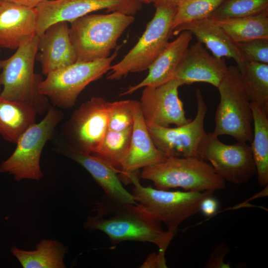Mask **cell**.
Wrapping results in <instances>:
<instances>
[{"instance_id": "1", "label": "cell", "mask_w": 268, "mask_h": 268, "mask_svg": "<svg viewBox=\"0 0 268 268\" xmlns=\"http://www.w3.org/2000/svg\"><path fill=\"white\" fill-rule=\"evenodd\" d=\"M96 204V214L87 217L86 229L103 232L114 244L125 241L153 243L158 256L166 261L165 252L176 234L163 230L150 211L138 202L119 203L105 195Z\"/></svg>"}, {"instance_id": "2", "label": "cell", "mask_w": 268, "mask_h": 268, "mask_svg": "<svg viewBox=\"0 0 268 268\" xmlns=\"http://www.w3.org/2000/svg\"><path fill=\"white\" fill-rule=\"evenodd\" d=\"M134 20V15L115 11L87 14L71 22L69 36L76 62H88L109 57L120 36Z\"/></svg>"}, {"instance_id": "3", "label": "cell", "mask_w": 268, "mask_h": 268, "mask_svg": "<svg viewBox=\"0 0 268 268\" xmlns=\"http://www.w3.org/2000/svg\"><path fill=\"white\" fill-rule=\"evenodd\" d=\"M39 36L35 34L25 41L9 58L0 60V95L12 101L32 106L37 113L47 108L46 97L40 94L42 81L34 72Z\"/></svg>"}, {"instance_id": "4", "label": "cell", "mask_w": 268, "mask_h": 268, "mask_svg": "<svg viewBox=\"0 0 268 268\" xmlns=\"http://www.w3.org/2000/svg\"><path fill=\"white\" fill-rule=\"evenodd\" d=\"M141 177L162 190L181 188L187 191L214 192L226 188L225 181L212 166L195 157H167L142 168Z\"/></svg>"}, {"instance_id": "5", "label": "cell", "mask_w": 268, "mask_h": 268, "mask_svg": "<svg viewBox=\"0 0 268 268\" xmlns=\"http://www.w3.org/2000/svg\"><path fill=\"white\" fill-rule=\"evenodd\" d=\"M217 88L220 100L215 113L213 133L218 136L229 135L237 141L251 143L253 136L251 101L237 66L228 67Z\"/></svg>"}, {"instance_id": "6", "label": "cell", "mask_w": 268, "mask_h": 268, "mask_svg": "<svg viewBox=\"0 0 268 268\" xmlns=\"http://www.w3.org/2000/svg\"><path fill=\"white\" fill-rule=\"evenodd\" d=\"M128 183L134 185L132 194L135 201L150 211L167 228L177 233L179 226L200 211L202 201L213 192L169 191L141 185L136 172L130 174Z\"/></svg>"}, {"instance_id": "7", "label": "cell", "mask_w": 268, "mask_h": 268, "mask_svg": "<svg viewBox=\"0 0 268 268\" xmlns=\"http://www.w3.org/2000/svg\"><path fill=\"white\" fill-rule=\"evenodd\" d=\"M62 115L57 109L51 108L41 121L29 127L19 137L13 152L1 163L0 172L13 176L17 181L41 179V153Z\"/></svg>"}, {"instance_id": "8", "label": "cell", "mask_w": 268, "mask_h": 268, "mask_svg": "<svg viewBox=\"0 0 268 268\" xmlns=\"http://www.w3.org/2000/svg\"><path fill=\"white\" fill-rule=\"evenodd\" d=\"M117 52L105 59L88 62H75L46 75L39 86V92L56 106L72 107L81 91L91 82L110 70Z\"/></svg>"}, {"instance_id": "9", "label": "cell", "mask_w": 268, "mask_h": 268, "mask_svg": "<svg viewBox=\"0 0 268 268\" xmlns=\"http://www.w3.org/2000/svg\"><path fill=\"white\" fill-rule=\"evenodd\" d=\"M155 8L152 19L137 43L121 61L111 66L108 79L119 80L129 73L148 69L169 42L177 8Z\"/></svg>"}, {"instance_id": "10", "label": "cell", "mask_w": 268, "mask_h": 268, "mask_svg": "<svg viewBox=\"0 0 268 268\" xmlns=\"http://www.w3.org/2000/svg\"><path fill=\"white\" fill-rule=\"evenodd\" d=\"M198 158L209 163L221 178L234 184L247 183L257 174L250 145L243 141L225 144L213 132L206 134L201 140Z\"/></svg>"}, {"instance_id": "11", "label": "cell", "mask_w": 268, "mask_h": 268, "mask_svg": "<svg viewBox=\"0 0 268 268\" xmlns=\"http://www.w3.org/2000/svg\"><path fill=\"white\" fill-rule=\"evenodd\" d=\"M196 95L197 114L188 123L175 128L146 124L155 145L166 157L198 158L199 146L206 134L204 120L207 107L200 89H196Z\"/></svg>"}, {"instance_id": "12", "label": "cell", "mask_w": 268, "mask_h": 268, "mask_svg": "<svg viewBox=\"0 0 268 268\" xmlns=\"http://www.w3.org/2000/svg\"><path fill=\"white\" fill-rule=\"evenodd\" d=\"M138 0H48L36 8L39 36L51 25L69 22L99 10L120 12L134 15L141 8Z\"/></svg>"}, {"instance_id": "13", "label": "cell", "mask_w": 268, "mask_h": 268, "mask_svg": "<svg viewBox=\"0 0 268 268\" xmlns=\"http://www.w3.org/2000/svg\"><path fill=\"white\" fill-rule=\"evenodd\" d=\"M108 102L93 97L73 113L67 127L72 143L70 152L93 154L97 151L108 130Z\"/></svg>"}, {"instance_id": "14", "label": "cell", "mask_w": 268, "mask_h": 268, "mask_svg": "<svg viewBox=\"0 0 268 268\" xmlns=\"http://www.w3.org/2000/svg\"><path fill=\"white\" fill-rule=\"evenodd\" d=\"M183 85L176 79L157 86H146L142 91L139 105L146 124L162 127L171 125L180 126L192 121L185 115L178 89Z\"/></svg>"}, {"instance_id": "15", "label": "cell", "mask_w": 268, "mask_h": 268, "mask_svg": "<svg viewBox=\"0 0 268 268\" xmlns=\"http://www.w3.org/2000/svg\"><path fill=\"white\" fill-rule=\"evenodd\" d=\"M228 67L224 58L210 55L197 42L189 46L177 70L173 79L182 85L205 82L217 87L225 75Z\"/></svg>"}, {"instance_id": "16", "label": "cell", "mask_w": 268, "mask_h": 268, "mask_svg": "<svg viewBox=\"0 0 268 268\" xmlns=\"http://www.w3.org/2000/svg\"><path fill=\"white\" fill-rule=\"evenodd\" d=\"M134 120L130 147L122 169L121 178L127 184L128 176L140 169L164 161L166 156L155 145L148 131L139 101L134 100Z\"/></svg>"}, {"instance_id": "17", "label": "cell", "mask_w": 268, "mask_h": 268, "mask_svg": "<svg viewBox=\"0 0 268 268\" xmlns=\"http://www.w3.org/2000/svg\"><path fill=\"white\" fill-rule=\"evenodd\" d=\"M35 8L2 0L0 2V48L16 50L36 34Z\"/></svg>"}, {"instance_id": "18", "label": "cell", "mask_w": 268, "mask_h": 268, "mask_svg": "<svg viewBox=\"0 0 268 268\" xmlns=\"http://www.w3.org/2000/svg\"><path fill=\"white\" fill-rule=\"evenodd\" d=\"M183 31H188L195 36L198 42L203 44L217 58L233 59L241 73L249 62L245 59L237 43L212 19L205 18L179 25L172 32L176 35Z\"/></svg>"}, {"instance_id": "19", "label": "cell", "mask_w": 268, "mask_h": 268, "mask_svg": "<svg viewBox=\"0 0 268 268\" xmlns=\"http://www.w3.org/2000/svg\"><path fill=\"white\" fill-rule=\"evenodd\" d=\"M68 29L67 22H58L51 25L39 36L38 60L46 76L76 62Z\"/></svg>"}, {"instance_id": "20", "label": "cell", "mask_w": 268, "mask_h": 268, "mask_svg": "<svg viewBox=\"0 0 268 268\" xmlns=\"http://www.w3.org/2000/svg\"><path fill=\"white\" fill-rule=\"evenodd\" d=\"M192 33L183 31L174 41L168 42L148 68L146 77L139 83L130 86L121 95L130 94L146 86H157L173 79L175 73L189 46Z\"/></svg>"}, {"instance_id": "21", "label": "cell", "mask_w": 268, "mask_h": 268, "mask_svg": "<svg viewBox=\"0 0 268 268\" xmlns=\"http://www.w3.org/2000/svg\"><path fill=\"white\" fill-rule=\"evenodd\" d=\"M68 155L90 174L107 197L119 203L137 202L123 187L118 172L102 159L92 154L70 152Z\"/></svg>"}, {"instance_id": "22", "label": "cell", "mask_w": 268, "mask_h": 268, "mask_svg": "<svg viewBox=\"0 0 268 268\" xmlns=\"http://www.w3.org/2000/svg\"><path fill=\"white\" fill-rule=\"evenodd\" d=\"M37 114L32 106L0 95V135L16 144L21 135L36 123Z\"/></svg>"}, {"instance_id": "23", "label": "cell", "mask_w": 268, "mask_h": 268, "mask_svg": "<svg viewBox=\"0 0 268 268\" xmlns=\"http://www.w3.org/2000/svg\"><path fill=\"white\" fill-rule=\"evenodd\" d=\"M68 249L61 242L43 239L33 251L11 248L12 254L23 268H65L64 259Z\"/></svg>"}, {"instance_id": "24", "label": "cell", "mask_w": 268, "mask_h": 268, "mask_svg": "<svg viewBox=\"0 0 268 268\" xmlns=\"http://www.w3.org/2000/svg\"><path fill=\"white\" fill-rule=\"evenodd\" d=\"M254 130L251 148L255 161L258 181L261 187L268 184V111L251 102Z\"/></svg>"}, {"instance_id": "25", "label": "cell", "mask_w": 268, "mask_h": 268, "mask_svg": "<svg viewBox=\"0 0 268 268\" xmlns=\"http://www.w3.org/2000/svg\"><path fill=\"white\" fill-rule=\"evenodd\" d=\"M212 20L236 43L256 39H268V9L247 17Z\"/></svg>"}, {"instance_id": "26", "label": "cell", "mask_w": 268, "mask_h": 268, "mask_svg": "<svg viewBox=\"0 0 268 268\" xmlns=\"http://www.w3.org/2000/svg\"><path fill=\"white\" fill-rule=\"evenodd\" d=\"M132 128L120 132L108 129L99 147L92 154L120 173L129 151Z\"/></svg>"}, {"instance_id": "27", "label": "cell", "mask_w": 268, "mask_h": 268, "mask_svg": "<svg viewBox=\"0 0 268 268\" xmlns=\"http://www.w3.org/2000/svg\"><path fill=\"white\" fill-rule=\"evenodd\" d=\"M241 75L250 101L268 111V64L249 62Z\"/></svg>"}, {"instance_id": "28", "label": "cell", "mask_w": 268, "mask_h": 268, "mask_svg": "<svg viewBox=\"0 0 268 268\" xmlns=\"http://www.w3.org/2000/svg\"><path fill=\"white\" fill-rule=\"evenodd\" d=\"M224 0H183L177 7L171 24L173 30L179 25L209 17Z\"/></svg>"}, {"instance_id": "29", "label": "cell", "mask_w": 268, "mask_h": 268, "mask_svg": "<svg viewBox=\"0 0 268 268\" xmlns=\"http://www.w3.org/2000/svg\"><path fill=\"white\" fill-rule=\"evenodd\" d=\"M268 9V0H224L208 17L220 20L247 17Z\"/></svg>"}, {"instance_id": "30", "label": "cell", "mask_w": 268, "mask_h": 268, "mask_svg": "<svg viewBox=\"0 0 268 268\" xmlns=\"http://www.w3.org/2000/svg\"><path fill=\"white\" fill-rule=\"evenodd\" d=\"M134 100L108 102V129L124 131L133 128Z\"/></svg>"}, {"instance_id": "31", "label": "cell", "mask_w": 268, "mask_h": 268, "mask_svg": "<svg viewBox=\"0 0 268 268\" xmlns=\"http://www.w3.org/2000/svg\"><path fill=\"white\" fill-rule=\"evenodd\" d=\"M237 44L248 62L268 64V39H256Z\"/></svg>"}, {"instance_id": "32", "label": "cell", "mask_w": 268, "mask_h": 268, "mask_svg": "<svg viewBox=\"0 0 268 268\" xmlns=\"http://www.w3.org/2000/svg\"><path fill=\"white\" fill-rule=\"evenodd\" d=\"M229 252V249L223 243L217 246L211 253L206 263V268H230V265L224 262V258Z\"/></svg>"}, {"instance_id": "33", "label": "cell", "mask_w": 268, "mask_h": 268, "mask_svg": "<svg viewBox=\"0 0 268 268\" xmlns=\"http://www.w3.org/2000/svg\"><path fill=\"white\" fill-rule=\"evenodd\" d=\"M218 207L217 200L212 197V195L205 197L201 201L200 211L205 216H210L214 214Z\"/></svg>"}, {"instance_id": "34", "label": "cell", "mask_w": 268, "mask_h": 268, "mask_svg": "<svg viewBox=\"0 0 268 268\" xmlns=\"http://www.w3.org/2000/svg\"><path fill=\"white\" fill-rule=\"evenodd\" d=\"M141 267L167 268V265L166 262L162 261L157 254L153 253L149 255Z\"/></svg>"}, {"instance_id": "35", "label": "cell", "mask_w": 268, "mask_h": 268, "mask_svg": "<svg viewBox=\"0 0 268 268\" xmlns=\"http://www.w3.org/2000/svg\"><path fill=\"white\" fill-rule=\"evenodd\" d=\"M183 0H150L155 7L160 6L166 8H177Z\"/></svg>"}, {"instance_id": "36", "label": "cell", "mask_w": 268, "mask_h": 268, "mask_svg": "<svg viewBox=\"0 0 268 268\" xmlns=\"http://www.w3.org/2000/svg\"><path fill=\"white\" fill-rule=\"evenodd\" d=\"M26 7L35 8L43 2L48 0H5Z\"/></svg>"}, {"instance_id": "37", "label": "cell", "mask_w": 268, "mask_h": 268, "mask_svg": "<svg viewBox=\"0 0 268 268\" xmlns=\"http://www.w3.org/2000/svg\"><path fill=\"white\" fill-rule=\"evenodd\" d=\"M139 0L141 2H143V3H150V0Z\"/></svg>"}, {"instance_id": "38", "label": "cell", "mask_w": 268, "mask_h": 268, "mask_svg": "<svg viewBox=\"0 0 268 268\" xmlns=\"http://www.w3.org/2000/svg\"><path fill=\"white\" fill-rule=\"evenodd\" d=\"M1 86L0 85V92H1Z\"/></svg>"}, {"instance_id": "39", "label": "cell", "mask_w": 268, "mask_h": 268, "mask_svg": "<svg viewBox=\"0 0 268 268\" xmlns=\"http://www.w3.org/2000/svg\"><path fill=\"white\" fill-rule=\"evenodd\" d=\"M2 0H0V2Z\"/></svg>"}, {"instance_id": "40", "label": "cell", "mask_w": 268, "mask_h": 268, "mask_svg": "<svg viewBox=\"0 0 268 268\" xmlns=\"http://www.w3.org/2000/svg\"></svg>"}]
</instances>
